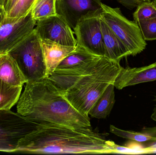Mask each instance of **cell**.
I'll return each instance as SVG.
<instances>
[{"instance_id":"5b68a950","label":"cell","mask_w":156,"mask_h":155,"mask_svg":"<svg viewBox=\"0 0 156 155\" xmlns=\"http://www.w3.org/2000/svg\"><path fill=\"white\" fill-rule=\"evenodd\" d=\"M101 18L111 31L126 46L131 56L136 55L145 49L147 43L137 22L130 21L119 8L102 3Z\"/></svg>"},{"instance_id":"83f0119b","label":"cell","mask_w":156,"mask_h":155,"mask_svg":"<svg viewBox=\"0 0 156 155\" xmlns=\"http://www.w3.org/2000/svg\"><path fill=\"white\" fill-rule=\"evenodd\" d=\"M4 2V0H0V5H1V6H2V9L3 6Z\"/></svg>"},{"instance_id":"ba28073f","label":"cell","mask_w":156,"mask_h":155,"mask_svg":"<svg viewBox=\"0 0 156 155\" xmlns=\"http://www.w3.org/2000/svg\"><path fill=\"white\" fill-rule=\"evenodd\" d=\"M101 12L83 18L74 29L77 45L97 56H104V44L101 24Z\"/></svg>"},{"instance_id":"484cf974","label":"cell","mask_w":156,"mask_h":155,"mask_svg":"<svg viewBox=\"0 0 156 155\" xmlns=\"http://www.w3.org/2000/svg\"><path fill=\"white\" fill-rule=\"evenodd\" d=\"M154 101L156 103L155 106L154 108V110H153V113L151 115V118L152 120L156 122V95L154 96Z\"/></svg>"},{"instance_id":"5bb4252c","label":"cell","mask_w":156,"mask_h":155,"mask_svg":"<svg viewBox=\"0 0 156 155\" xmlns=\"http://www.w3.org/2000/svg\"><path fill=\"white\" fill-rule=\"evenodd\" d=\"M0 80L12 86H23L27 83L15 60L9 54L3 55L0 61Z\"/></svg>"},{"instance_id":"277c9868","label":"cell","mask_w":156,"mask_h":155,"mask_svg":"<svg viewBox=\"0 0 156 155\" xmlns=\"http://www.w3.org/2000/svg\"><path fill=\"white\" fill-rule=\"evenodd\" d=\"M8 54L15 60L26 83L46 77V66L42 43L35 29L20 45Z\"/></svg>"},{"instance_id":"d6986e66","label":"cell","mask_w":156,"mask_h":155,"mask_svg":"<svg viewBox=\"0 0 156 155\" xmlns=\"http://www.w3.org/2000/svg\"><path fill=\"white\" fill-rule=\"evenodd\" d=\"M110 131L111 133L119 137L136 143H145L151 141V138L150 136L143 133L142 132L122 130L112 125H110Z\"/></svg>"},{"instance_id":"8fae6325","label":"cell","mask_w":156,"mask_h":155,"mask_svg":"<svg viewBox=\"0 0 156 155\" xmlns=\"http://www.w3.org/2000/svg\"><path fill=\"white\" fill-rule=\"evenodd\" d=\"M154 81H156V62L142 67H122L114 85L116 89L122 90L127 86Z\"/></svg>"},{"instance_id":"cb8c5ba5","label":"cell","mask_w":156,"mask_h":155,"mask_svg":"<svg viewBox=\"0 0 156 155\" xmlns=\"http://www.w3.org/2000/svg\"><path fill=\"white\" fill-rule=\"evenodd\" d=\"M141 132L150 136L151 142H156V126L144 127L141 130Z\"/></svg>"},{"instance_id":"6da1fadb","label":"cell","mask_w":156,"mask_h":155,"mask_svg":"<svg viewBox=\"0 0 156 155\" xmlns=\"http://www.w3.org/2000/svg\"><path fill=\"white\" fill-rule=\"evenodd\" d=\"M34 120V130L21 142L18 151L35 154H112L108 141L91 127L76 128Z\"/></svg>"},{"instance_id":"603a6c76","label":"cell","mask_w":156,"mask_h":155,"mask_svg":"<svg viewBox=\"0 0 156 155\" xmlns=\"http://www.w3.org/2000/svg\"><path fill=\"white\" fill-rule=\"evenodd\" d=\"M116 1L122 5L129 9H134L142 3L146 2L145 0H116Z\"/></svg>"},{"instance_id":"7a4b0ae2","label":"cell","mask_w":156,"mask_h":155,"mask_svg":"<svg viewBox=\"0 0 156 155\" xmlns=\"http://www.w3.org/2000/svg\"><path fill=\"white\" fill-rule=\"evenodd\" d=\"M122 66L103 56L75 68L56 69L48 78L80 113L89 116L98 98L114 83Z\"/></svg>"},{"instance_id":"7402d4cb","label":"cell","mask_w":156,"mask_h":155,"mask_svg":"<svg viewBox=\"0 0 156 155\" xmlns=\"http://www.w3.org/2000/svg\"><path fill=\"white\" fill-rule=\"evenodd\" d=\"M137 23L145 41L156 40V17L140 20Z\"/></svg>"},{"instance_id":"4fadbf2b","label":"cell","mask_w":156,"mask_h":155,"mask_svg":"<svg viewBox=\"0 0 156 155\" xmlns=\"http://www.w3.org/2000/svg\"><path fill=\"white\" fill-rule=\"evenodd\" d=\"M101 24L105 49L104 57L120 63L123 58L131 56L126 46L101 18Z\"/></svg>"},{"instance_id":"2e32d148","label":"cell","mask_w":156,"mask_h":155,"mask_svg":"<svg viewBox=\"0 0 156 155\" xmlns=\"http://www.w3.org/2000/svg\"><path fill=\"white\" fill-rule=\"evenodd\" d=\"M101 57V56L95 55L82 47L76 45L75 51L66 57L58 65L56 69L75 68L98 60Z\"/></svg>"},{"instance_id":"d4e9b609","label":"cell","mask_w":156,"mask_h":155,"mask_svg":"<svg viewBox=\"0 0 156 155\" xmlns=\"http://www.w3.org/2000/svg\"><path fill=\"white\" fill-rule=\"evenodd\" d=\"M17 1L18 0H4L3 10L4 12L5 16L10 12Z\"/></svg>"},{"instance_id":"9a60e30c","label":"cell","mask_w":156,"mask_h":155,"mask_svg":"<svg viewBox=\"0 0 156 155\" xmlns=\"http://www.w3.org/2000/svg\"><path fill=\"white\" fill-rule=\"evenodd\" d=\"M114 83L110 84L98 98L89 113L98 119H105L111 113L115 103Z\"/></svg>"},{"instance_id":"e0dca14e","label":"cell","mask_w":156,"mask_h":155,"mask_svg":"<svg viewBox=\"0 0 156 155\" xmlns=\"http://www.w3.org/2000/svg\"><path fill=\"white\" fill-rule=\"evenodd\" d=\"M23 86H12L0 80V110H11L17 103Z\"/></svg>"},{"instance_id":"ffe728a7","label":"cell","mask_w":156,"mask_h":155,"mask_svg":"<svg viewBox=\"0 0 156 155\" xmlns=\"http://www.w3.org/2000/svg\"><path fill=\"white\" fill-rule=\"evenodd\" d=\"M134 12V20L137 22L140 20H147L156 17V7L152 2H145L138 5Z\"/></svg>"},{"instance_id":"4dcf8cb0","label":"cell","mask_w":156,"mask_h":155,"mask_svg":"<svg viewBox=\"0 0 156 155\" xmlns=\"http://www.w3.org/2000/svg\"><path fill=\"white\" fill-rule=\"evenodd\" d=\"M146 2H151V0H145Z\"/></svg>"},{"instance_id":"9c48e42d","label":"cell","mask_w":156,"mask_h":155,"mask_svg":"<svg viewBox=\"0 0 156 155\" xmlns=\"http://www.w3.org/2000/svg\"><path fill=\"white\" fill-rule=\"evenodd\" d=\"M41 40L76 47L77 41L70 26L58 14L37 21L35 28Z\"/></svg>"},{"instance_id":"52a82bcc","label":"cell","mask_w":156,"mask_h":155,"mask_svg":"<svg viewBox=\"0 0 156 155\" xmlns=\"http://www.w3.org/2000/svg\"><path fill=\"white\" fill-rule=\"evenodd\" d=\"M37 21L31 12L18 18L4 16L0 23V54H8L34 31Z\"/></svg>"},{"instance_id":"4316f807","label":"cell","mask_w":156,"mask_h":155,"mask_svg":"<svg viewBox=\"0 0 156 155\" xmlns=\"http://www.w3.org/2000/svg\"><path fill=\"white\" fill-rule=\"evenodd\" d=\"M4 12L2 8V6L0 5V23L1 22L3 18H4Z\"/></svg>"},{"instance_id":"ac0fdd59","label":"cell","mask_w":156,"mask_h":155,"mask_svg":"<svg viewBox=\"0 0 156 155\" xmlns=\"http://www.w3.org/2000/svg\"><path fill=\"white\" fill-rule=\"evenodd\" d=\"M31 13L36 21L56 15V0H37Z\"/></svg>"},{"instance_id":"44dd1931","label":"cell","mask_w":156,"mask_h":155,"mask_svg":"<svg viewBox=\"0 0 156 155\" xmlns=\"http://www.w3.org/2000/svg\"><path fill=\"white\" fill-rule=\"evenodd\" d=\"M37 0H18L6 15V17L18 18L25 16L31 12Z\"/></svg>"},{"instance_id":"7c38bea8","label":"cell","mask_w":156,"mask_h":155,"mask_svg":"<svg viewBox=\"0 0 156 155\" xmlns=\"http://www.w3.org/2000/svg\"><path fill=\"white\" fill-rule=\"evenodd\" d=\"M46 66V77H49L60 63L76 49V47L62 45L48 40H41Z\"/></svg>"},{"instance_id":"f546056e","label":"cell","mask_w":156,"mask_h":155,"mask_svg":"<svg viewBox=\"0 0 156 155\" xmlns=\"http://www.w3.org/2000/svg\"><path fill=\"white\" fill-rule=\"evenodd\" d=\"M3 55L0 54V61H1V59H2V57Z\"/></svg>"},{"instance_id":"8992f818","label":"cell","mask_w":156,"mask_h":155,"mask_svg":"<svg viewBox=\"0 0 156 155\" xmlns=\"http://www.w3.org/2000/svg\"><path fill=\"white\" fill-rule=\"evenodd\" d=\"M35 122L10 110H0V152L18 151L21 142L34 129Z\"/></svg>"},{"instance_id":"3957f363","label":"cell","mask_w":156,"mask_h":155,"mask_svg":"<svg viewBox=\"0 0 156 155\" xmlns=\"http://www.w3.org/2000/svg\"><path fill=\"white\" fill-rule=\"evenodd\" d=\"M16 111L33 120L76 128L91 127L89 116L76 109L48 77L26 83L17 102Z\"/></svg>"},{"instance_id":"f1b7e54d","label":"cell","mask_w":156,"mask_h":155,"mask_svg":"<svg viewBox=\"0 0 156 155\" xmlns=\"http://www.w3.org/2000/svg\"><path fill=\"white\" fill-rule=\"evenodd\" d=\"M152 2H153V3H154V5L156 7V0H153Z\"/></svg>"},{"instance_id":"30bf717a","label":"cell","mask_w":156,"mask_h":155,"mask_svg":"<svg viewBox=\"0 0 156 155\" xmlns=\"http://www.w3.org/2000/svg\"><path fill=\"white\" fill-rule=\"evenodd\" d=\"M101 0H56L57 14L74 30L83 17L101 12Z\"/></svg>"}]
</instances>
